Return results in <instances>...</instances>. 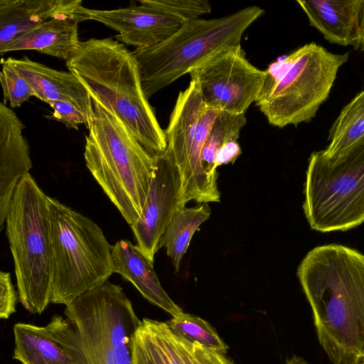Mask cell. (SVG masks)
I'll return each instance as SVG.
<instances>
[{"label": "cell", "instance_id": "obj_1", "mask_svg": "<svg viewBox=\"0 0 364 364\" xmlns=\"http://www.w3.org/2000/svg\"><path fill=\"white\" fill-rule=\"evenodd\" d=\"M296 274L329 360L364 364V255L338 244L317 246Z\"/></svg>", "mask_w": 364, "mask_h": 364}, {"label": "cell", "instance_id": "obj_2", "mask_svg": "<svg viewBox=\"0 0 364 364\" xmlns=\"http://www.w3.org/2000/svg\"><path fill=\"white\" fill-rule=\"evenodd\" d=\"M92 98L113 114L154 157L163 154L167 141L142 89L132 51L112 38L80 42L66 62Z\"/></svg>", "mask_w": 364, "mask_h": 364}, {"label": "cell", "instance_id": "obj_3", "mask_svg": "<svg viewBox=\"0 0 364 364\" xmlns=\"http://www.w3.org/2000/svg\"><path fill=\"white\" fill-rule=\"evenodd\" d=\"M92 101L94 113L85 137V164L132 225L141 215L154 171L155 157L113 114L95 99L92 98Z\"/></svg>", "mask_w": 364, "mask_h": 364}, {"label": "cell", "instance_id": "obj_4", "mask_svg": "<svg viewBox=\"0 0 364 364\" xmlns=\"http://www.w3.org/2000/svg\"><path fill=\"white\" fill-rule=\"evenodd\" d=\"M348 58V53H334L315 42L300 46L264 70L257 107L274 127L311 121L328 98Z\"/></svg>", "mask_w": 364, "mask_h": 364}, {"label": "cell", "instance_id": "obj_5", "mask_svg": "<svg viewBox=\"0 0 364 364\" xmlns=\"http://www.w3.org/2000/svg\"><path fill=\"white\" fill-rule=\"evenodd\" d=\"M5 223L19 301L41 314L51 303L53 239L48 196L30 173L18 183Z\"/></svg>", "mask_w": 364, "mask_h": 364}, {"label": "cell", "instance_id": "obj_6", "mask_svg": "<svg viewBox=\"0 0 364 364\" xmlns=\"http://www.w3.org/2000/svg\"><path fill=\"white\" fill-rule=\"evenodd\" d=\"M264 10L257 6L210 19L185 22L166 41L151 47L136 48L142 89L149 99L221 49L241 45L244 32Z\"/></svg>", "mask_w": 364, "mask_h": 364}, {"label": "cell", "instance_id": "obj_7", "mask_svg": "<svg viewBox=\"0 0 364 364\" xmlns=\"http://www.w3.org/2000/svg\"><path fill=\"white\" fill-rule=\"evenodd\" d=\"M53 239L51 303H72L114 273L112 246L89 218L48 196Z\"/></svg>", "mask_w": 364, "mask_h": 364}, {"label": "cell", "instance_id": "obj_8", "mask_svg": "<svg viewBox=\"0 0 364 364\" xmlns=\"http://www.w3.org/2000/svg\"><path fill=\"white\" fill-rule=\"evenodd\" d=\"M303 209L311 229L346 231L364 223V136L335 159L311 154Z\"/></svg>", "mask_w": 364, "mask_h": 364}, {"label": "cell", "instance_id": "obj_9", "mask_svg": "<svg viewBox=\"0 0 364 364\" xmlns=\"http://www.w3.org/2000/svg\"><path fill=\"white\" fill-rule=\"evenodd\" d=\"M87 364H132L133 336L141 321L130 299L108 280L65 306Z\"/></svg>", "mask_w": 364, "mask_h": 364}, {"label": "cell", "instance_id": "obj_10", "mask_svg": "<svg viewBox=\"0 0 364 364\" xmlns=\"http://www.w3.org/2000/svg\"><path fill=\"white\" fill-rule=\"evenodd\" d=\"M218 112L203 102L197 83L191 80L188 87L178 94L164 130L166 149L181 176L185 205L192 200L199 203L220 200L218 189L210 184L201 163L203 147Z\"/></svg>", "mask_w": 364, "mask_h": 364}, {"label": "cell", "instance_id": "obj_11", "mask_svg": "<svg viewBox=\"0 0 364 364\" xmlns=\"http://www.w3.org/2000/svg\"><path fill=\"white\" fill-rule=\"evenodd\" d=\"M209 107L245 114L262 88L265 72L252 65L241 45L224 48L189 73Z\"/></svg>", "mask_w": 364, "mask_h": 364}, {"label": "cell", "instance_id": "obj_12", "mask_svg": "<svg viewBox=\"0 0 364 364\" xmlns=\"http://www.w3.org/2000/svg\"><path fill=\"white\" fill-rule=\"evenodd\" d=\"M183 207L181 176L166 149L155 157L154 171L141 215L130 225L136 246L152 264L168 223L176 210Z\"/></svg>", "mask_w": 364, "mask_h": 364}, {"label": "cell", "instance_id": "obj_13", "mask_svg": "<svg viewBox=\"0 0 364 364\" xmlns=\"http://www.w3.org/2000/svg\"><path fill=\"white\" fill-rule=\"evenodd\" d=\"M137 2L139 4L112 10L82 6L81 13L85 20L98 21L116 31L118 33L114 37L117 41L136 48L151 47L166 41L185 23L153 9L144 0Z\"/></svg>", "mask_w": 364, "mask_h": 364}, {"label": "cell", "instance_id": "obj_14", "mask_svg": "<svg viewBox=\"0 0 364 364\" xmlns=\"http://www.w3.org/2000/svg\"><path fill=\"white\" fill-rule=\"evenodd\" d=\"M24 124L11 108L0 104V230H2L15 189L32 168L29 146L23 135Z\"/></svg>", "mask_w": 364, "mask_h": 364}, {"label": "cell", "instance_id": "obj_15", "mask_svg": "<svg viewBox=\"0 0 364 364\" xmlns=\"http://www.w3.org/2000/svg\"><path fill=\"white\" fill-rule=\"evenodd\" d=\"M7 60L30 83L38 99L46 103L70 102L92 122L94 109L91 96L72 73L50 68L26 56L21 59L9 58Z\"/></svg>", "mask_w": 364, "mask_h": 364}, {"label": "cell", "instance_id": "obj_16", "mask_svg": "<svg viewBox=\"0 0 364 364\" xmlns=\"http://www.w3.org/2000/svg\"><path fill=\"white\" fill-rule=\"evenodd\" d=\"M80 0H0V52L15 39L63 14H74Z\"/></svg>", "mask_w": 364, "mask_h": 364}, {"label": "cell", "instance_id": "obj_17", "mask_svg": "<svg viewBox=\"0 0 364 364\" xmlns=\"http://www.w3.org/2000/svg\"><path fill=\"white\" fill-rule=\"evenodd\" d=\"M81 7L77 14L56 16L28 31L9 44L1 55L34 50L68 61L77 53L81 42L78 24L85 21Z\"/></svg>", "mask_w": 364, "mask_h": 364}, {"label": "cell", "instance_id": "obj_18", "mask_svg": "<svg viewBox=\"0 0 364 364\" xmlns=\"http://www.w3.org/2000/svg\"><path fill=\"white\" fill-rule=\"evenodd\" d=\"M296 3L309 24L327 41L358 48L360 0H298Z\"/></svg>", "mask_w": 364, "mask_h": 364}, {"label": "cell", "instance_id": "obj_19", "mask_svg": "<svg viewBox=\"0 0 364 364\" xmlns=\"http://www.w3.org/2000/svg\"><path fill=\"white\" fill-rule=\"evenodd\" d=\"M112 257L113 272L131 282L146 300L172 316L183 312L163 289L153 264L136 245L120 240L112 246Z\"/></svg>", "mask_w": 364, "mask_h": 364}, {"label": "cell", "instance_id": "obj_20", "mask_svg": "<svg viewBox=\"0 0 364 364\" xmlns=\"http://www.w3.org/2000/svg\"><path fill=\"white\" fill-rule=\"evenodd\" d=\"M14 335L13 358L21 364H79L46 326L17 323Z\"/></svg>", "mask_w": 364, "mask_h": 364}, {"label": "cell", "instance_id": "obj_21", "mask_svg": "<svg viewBox=\"0 0 364 364\" xmlns=\"http://www.w3.org/2000/svg\"><path fill=\"white\" fill-rule=\"evenodd\" d=\"M132 364H184L167 322L141 320L132 338Z\"/></svg>", "mask_w": 364, "mask_h": 364}, {"label": "cell", "instance_id": "obj_22", "mask_svg": "<svg viewBox=\"0 0 364 364\" xmlns=\"http://www.w3.org/2000/svg\"><path fill=\"white\" fill-rule=\"evenodd\" d=\"M210 215L208 204L203 203L193 208H179L171 219L161 238L159 247L166 249L176 272L179 270L194 232Z\"/></svg>", "mask_w": 364, "mask_h": 364}, {"label": "cell", "instance_id": "obj_23", "mask_svg": "<svg viewBox=\"0 0 364 364\" xmlns=\"http://www.w3.org/2000/svg\"><path fill=\"white\" fill-rule=\"evenodd\" d=\"M364 136V89L341 110L328 131L322 154L335 159Z\"/></svg>", "mask_w": 364, "mask_h": 364}, {"label": "cell", "instance_id": "obj_24", "mask_svg": "<svg viewBox=\"0 0 364 364\" xmlns=\"http://www.w3.org/2000/svg\"><path fill=\"white\" fill-rule=\"evenodd\" d=\"M246 122L245 114L220 111L210 129L203 147L201 163L210 184L215 189H218V173L215 168L216 154L226 144L237 141Z\"/></svg>", "mask_w": 364, "mask_h": 364}, {"label": "cell", "instance_id": "obj_25", "mask_svg": "<svg viewBox=\"0 0 364 364\" xmlns=\"http://www.w3.org/2000/svg\"><path fill=\"white\" fill-rule=\"evenodd\" d=\"M167 323L176 333L192 343H198L225 355L228 351V346L215 329L198 316L183 312L177 316H172Z\"/></svg>", "mask_w": 364, "mask_h": 364}, {"label": "cell", "instance_id": "obj_26", "mask_svg": "<svg viewBox=\"0 0 364 364\" xmlns=\"http://www.w3.org/2000/svg\"><path fill=\"white\" fill-rule=\"evenodd\" d=\"M0 82L3 90L4 101L10 107L16 108L32 97L38 95L30 83L9 63L7 59L1 60Z\"/></svg>", "mask_w": 364, "mask_h": 364}, {"label": "cell", "instance_id": "obj_27", "mask_svg": "<svg viewBox=\"0 0 364 364\" xmlns=\"http://www.w3.org/2000/svg\"><path fill=\"white\" fill-rule=\"evenodd\" d=\"M149 7L163 14L178 18L184 22L199 18L211 11L205 0H144Z\"/></svg>", "mask_w": 364, "mask_h": 364}, {"label": "cell", "instance_id": "obj_28", "mask_svg": "<svg viewBox=\"0 0 364 364\" xmlns=\"http://www.w3.org/2000/svg\"><path fill=\"white\" fill-rule=\"evenodd\" d=\"M175 337L184 364H235L225 354L192 343L176 333Z\"/></svg>", "mask_w": 364, "mask_h": 364}, {"label": "cell", "instance_id": "obj_29", "mask_svg": "<svg viewBox=\"0 0 364 364\" xmlns=\"http://www.w3.org/2000/svg\"><path fill=\"white\" fill-rule=\"evenodd\" d=\"M47 104L53 109V117L68 129L78 130L80 124L89 129L92 122L76 107L65 101H50Z\"/></svg>", "mask_w": 364, "mask_h": 364}, {"label": "cell", "instance_id": "obj_30", "mask_svg": "<svg viewBox=\"0 0 364 364\" xmlns=\"http://www.w3.org/2000/svg\"><path fill=\"white\" fill-rule=\"evenodd\" d=\"M0 318L7 319L16 312L17 294L9 272H0Z\"/></svg>", "mask_w": 364, "mask_h": 364}, {"label": "cell", "instance_id": "obj_31", "mask_svg": "<svg viewBox=\"0 0 364 364\" xmlns=\"http://www.w3.org/2000/svg\"><path fill=\"white\" fill-rule=\"evenodd\" d=\"M242 150L237 141H230L223 146L216 154L215 168L233 163L241 154Z\"/></svg>", "mask_w": 364, "mask_h": 364}, {"label": "cell", "instance_id": "obj_32", "mask_svg": "<svg viewBox=\"0 0 364 364\" xmlns=\"http://www.w3.org/2000/svg\"><path fill=\"white\" fill-rule=\"evenodd\" d=\"M364 53V0H360L358 16V48Z\"/></svg>", "mask_w": 364, "mask_h": 364}, {"label": "cell", "instance_id": "obj_33", "mask_svg": "<svg viewBox=\"0 0 364 364\" xmlns=\"http://www.w3.org/2000/svg\"><path fill=\"white\" fill-rule=\"evenodd\" d=\"M285 364H309L304 358L297 355H294L291 358L287 360Z\"/></svg>", "mask_w": 364, "mask_h": 364}, {"label": "cell", "instance_id": "obj_34", "mask_svg": "<svg viewBox=\"0 0 364 364\" xmlns=\"http://www.w3.org/2000/svg\"><path fill=\"white\" fill-rule=\"evenodd\" d=\"M77 360L79 362V364H87L84 352L83 354L77 357Z\"/></svg>", "mask_w": 364, "mask_h": 364}]
</instances>
